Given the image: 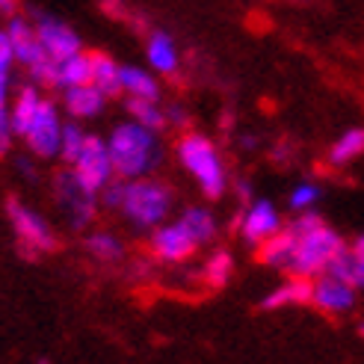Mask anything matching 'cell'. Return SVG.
Segmentation results:
<instances>
[{
	"label": "cell",
	"instance_id": "1",
	"mask_svg": "<svg viewBox=\"0 0 364 364\" xmlns=\"http://www.w3.org/2000/svg\"><path fill=\"white\" fill-rule=\"evenodd\" d=\"M290 228L296 231V255H294V264H290V276H299V279H311L320 276L329 267V261L343 249V240L335 228L326 225L314 210H302V216H296Z\"/></svg>",
	"mask_w": 364,
	"mask_h": 364
},
{
	"label": "cell",
	"instance_id": "2",
	"mask_svg": "<svg viewBox=\"0 0 364 364\" xmlns=\"http://www.w3.org/2000/svg\"><path fill=\"white\" fill-rule=\"evenodd\" d=\"M107 145H110L113 169L119 172V178L136 181L160 160V151H157V142H154L151 131L149 127H142V124H136V122L116 127Z\"/></svg>",
	"mask_w": 364,
	"mask_h": 364
},
{
	"label": "cell",
	"instance_id": "3",
	"mask_svg": "<svg viewBox=\"0 0 364 364\" xmlns=\"http://www.w3.org/2000/svg\"><path fill=\"white\" fill-rule=\"evenodd\" d=\"M178 154H181V163H184V169L198 181V187L208 198H220L225 193V166L220 154H216L213 142L202 134H187L181 136L178 142Z\"/></svg>",
	"mask_w": 364,
	"mask_h": 364
},
{
	"label": "cell",
	"instance_id": "4",
	"mask_svg": "<svg viewBox=\"0 0 364 364\" xmlns=\"http://www.w3.org/2000/svg\"><path fill=\"white\" fill-rule=\"evenodd\" d=\"M172 205V196L169 190L160 184V181H145V178H136L127 184L124 190V202H122V210L127 213V220L134 225H157L163 216H166Z\"/></svg>",
	"mask_w": 364,
	"mask_h": 364
},
{
	"label": "cell",
	"instance_id": "5",
	"mask_svg": "<svg viewBox=\"0 0 364 364\" xmlns=\"http://www.w3.org/2000/svg\"><path fill=\"white\" fill-rule=\"evenodd\" d=\"M113 157H110V145L101 142L98 136H86L83 149L75 160V178L80 181V187L86 193H104V187L113 178Z\"/></svg>",
	"mask_w": 364,
	"mask_h": 364
},
{
	"label": "cell",
	"instance_id": "6",
	"mask_svg": "<svg viewBox=\"0 0 364 364\" xmlns=\"http://www.w3.org/2000/svg\"><path fill=\"white\" fill-rule=\"evenodd\" d=\"M6 213H9L12 228L18 234V243H21V255L36 258L39 252H53L57 249V237H53V231L48 228V223L42 220V216H36L30 208H24L21 202H15V198H9Z\"/></svg>",
	"mask_w": 364,
	"mask_h": 364
},
{
	"label": "cell",
	"instance_id": "7",
	"mask_svg": "<svg viewBox=\"0 0 364 364\" xmlns=\"http://www.w3.org/2000/svg\"><path fill=\"white\" fill-rule=\"evenodd\" d=\"M27 142L39 157H53L60 151L63 124H60V116H57V107H53L50 101L39 104V113H36L30 131H27Z\"/></svg>",
	"mask_w": 364,
	"mask_h": 364
},
{
	"label": "cell",
	"instance_id": "8",
	"mask_svg": "<svg viewBox=\"0 0 364 364\" xmlns=\"http://www.w3.org/2000/svg\"><path fill=\"white\" fill-rule=\"evenodd\" d=\"M151 249L160 261H166V264H178V261H187L190 255L198 249L196 237L187 231L184 223H175V225H163L154 231V237H151Z\"/></svg>",
	"mask_w": 364,
	"mask_h": 364
},
{
	"label": "cell",
	"instance_id": "9",
	"mask_svg": "<svg viewBox=\"0 0 364 364\" xmlns=\"http://www.w3.org/2000/svg\"><path fill=\"white\" fill-rule=\"evenodd\" d=\"M311 302L320 308L323 314H347L353 311L355 305V287L341 282L329 272H323V276L314 282V294H311Z\"/></svg>",
	"mask_w": 364,
	"mask_h": 364
},
{
	"label": "cell",
	"instance_id": "10",
	"mask_svg": "<svg viewBox=\"0 0 364 364\" xmlns=\"http://www.w3.org/2000/svg\"><path fill=\"white\" fill-rule=\"evenodd\" d=\"M279 231H282V216L267 198L249 205V210L240 220V234H243V240L252 243V246H261L264 240H269L272 234H279Z\"/></svg>",
	"mask_w": 364,
	"mask_h": 364
},
{
	"label": "cell",
	"instance_id": "11",
	"mask_svg": "<svg viewBox=\"0 0 364 364\" xmlns=\"http://www.w3.org/2000/svg\"><path fill=\"white\" fill-rule=\"evenodd\" d=\"M57 198H60V205L68 210L71 223H75L77 228H83L95 216V196L80 187L75 172L57 178Z\"/></svg>",
	"mask_w": 364,
	"mask_h": 364
},
{
	"label": "cell",
	"instance_id": "12",
	"mask_svg": "<svg viewBox=\"0 0 364 364\" xmlns=\"http://www.w3.org/2000/svg\"><path fill=\"white\" fill-rule=\"evenodd\" d=\"M36 36H39V42L45 45V50L57 63H65V60L80 53V39L71 33V27H65L63 21H57V18H39Z\"/></svg>",
	"mask_w": 364,
	"mask_h": 364
},
{
	"label": "cell",
	"instance_id": "13",
	"mask_svg": "<svg viewBox=\"0 0 364 364\" xmlns=\"http://www.w3.org/2000/svg\"><path fill=\"white\" fill-rule=\"evenodd\" d=\"M296 243H299L296 231L290 225H284L279 234H272L269 240L261 243L258 261L272 267V269H290V264H294V255H296Z\"/></svg>",
	"mask_w": 364,
	"mask_h": 364
},
{
	"label": "cell",
	"instance_id": "14",
	"mask_svg": "<svg viewBox=\"0 0 364 364\" xmlns=\"http://www.w3.org/2000/svg\"><path fill=\"white\" fill-rule=\"evenodd\" d=\"M311 294H314V282L294 276L290 282L272 290V294H267L261 299V308L264 311H276V308H284V305H302V302H311Z\"/></svg>",
	"mask_w": 364,
	"mask_h": 364
},
{
	"label": "cell",
	"instance_id": "15",
	"mask_svg": "<svg viewBox=\"0 0 364 364\" xmlns=\"http://www.w3.org/2000/svg\"><path fill=\"white\" fill-rule=\"evenodd\" d=\"M326 272L335 276V279H341V282L353 284L358 290V287H364V255L358 249H353V246H343L335 258L329 261Z\"/></svg>",
	"mask_w": 364,
	"mask_h": 364
},
{
	"label": "cell",
	"instance_id": "16",
	"mask_svg": "<svg viewBox=\"0 0 364 364\" xmlns=\"http://www.w3.org/2000/svg\"><path fill=\"white\" fill-rule=\"evenodd\" d=\"M104 98L107 95L101 92V89H95L92 83L89 86H71V89H65V110L71 116H77V119H89V116L101 113Z\"/></svg>",
	"mask_w": 364,
	"mask_h": 364
},
{
	"label": "cell",
	"instance_id": "17",
	"mask_svg": "<svg viewBox=\"0 0 364 364\" xmlns=\"http://www.w3.org/2000/svg\"><path fill=\"white\" fill-rule=\"evenodd\" d=\"M39 104H42V98L36 95V89L24 86L21 92H18L15 107H12V113H9V119H12V134L27 136V131H30V124H33L36 113H39Z\"/></svg>",
	"mask_w": 364,
	"mask_h": 364
},
{
	"label": "cell",
	"instance_id": "18",
	"mask_svg": "<svg viewBox=\"0 0 364 364\" xmlns=\"http://www.w3.org/2000/svg\"><path fill=\"white\" fill-rule=\"evenodd\" d=\"M92 86L104 95H116L122 89V68L107 53H92Z\"/></svg>",
	"mask_w": 364,
	"mask_h": 364
},
{
	"label": "cell",
	"instance_id": "19",
	"mask_svg": "<svg viewBox=\"0 0 364 364\" xmlns=\"http://www.w3.org/2000/svg\"><path fill=\"white\" fill-rule=\"evenodd\" d=\"M149 63L163 71V75H175L178 68V50H175V42L169 39L166 33H154L149 39Z\"/></svg>",
	"mask_w": 364,
	"mask_h": 364
},
{
	"label": "cell",
	"instance_id": "20",
	"mask_svg": "<svg viewBox=\"0 0 364 364\" xmlns=\"http://www.w3.org/2000/svg\"><path fill=\"white\" fill-rule=\"evenodd\" d=\"M92 83V53H77L65 63H60V86H89Z\"/></svg>",
	"mask_w": 364,
	"mask_h": 364
},
{
	"label": "cell",
	"instance_id": "21",
	"mask_svg": "<svg viewBox=\"0 0 364 364\" xmlns=\"http://www.w3.org/2000/svg\"><path fill=\"white\" fill-rule=\"evenodd\" d=\"M122 89L131 98H145V101H157L160 98V86L154 83L151 75H145L139 68H122Z\"/></svg>",
	"mask_w": 364,
	"mask_h": 364
},
{
	"label": "cell",
	"instance_id": "22",
	"mask_svg": "<svg viewBox=\"0 0 364 364\" xmlns=\"http://www.w3.org/2000/svg\"><path fill=\"white\" fill-rule=\"evenodd\" d=\"M358 154H364V127H350L343 136L335 139V145L329 149V160L335 166H343V163L355 160Z\"/></svg>",
	"mask_w": 364,
	"mask_h": 364
},
{
	"label": "cell",
	"instance_id": "23",
	"mask_svg": "<svg viewBox=\"0 0 364 364\" xmlns=\"http://www.w3.org/2000/svg\"><path fill=\"white\" fill-rule=\"evenodd\" d=\"M127 113L134 116L136 124L149 127V131H160V127H166L169 116L160 110L157 101H145V98H131L127 101Z\"/></svg>",
	"mask_w": 364,
	"mask_h": 364
},
{
	"label": "cell",
	"instance_id": "24",
	"mask_svg": "<svg viewBox=\"0 0 364 364\" xmlns=\"http://www.w3.org/2000/svg\"><path fill=\"white\" fill-rule=\"evenodd\" d=\"M181 223L187 225V231L196 237L198 246L208 243V240H213V234H216V220H213V216H210L205 208H190V210H184Z\"/></svg>",
	"mask_w": 364,
	"mask_h": 364
},
{
	"label": "cell",
	"instance_id": "25",
	"mask_svg": "<svg viewBox=\"0 0 364 364\" xmlns=\"http://www.w3.org/2000/svg\"><path fill=\"white\" fill-rule=\"evenodd\" d=\"M9 39H12V48H15V60L18 63H21L24 57H27V53H30V48L36 45V42H39V36H36L33 30H30V24H24L21 21V18H12V21H9Z\"/></svg>",
	"mask_w": 364,
	"mask_h": 364
},
{
	"label": "cell",
	"instance_id": "26",
	"mask_svg": "<svg viewBox=\"0 0 364 364\" xmlns=\"http://www.w3.org/2000/svg\"><path fill=\"white\" fill-rule=\"evenodd\" d=\"M86 249L92 252L98 261H104V264L122 258V243L113 237V234H92V237L86 240Z\"/></svg>",
	"mask_w": 364,
	"mask_h": 364
},
{
	"label": "cell",
	"instance_id": "27",
	"mask_svg": "<svg viewBox=\"0 0 364 364\" xmlns=\"http://www.w3.org/2000/svg\"><path fill=\"white\" fill-rule=\"evenodd\" d=\"M231 255L228 252H216L213 258L208 261V267H205V279H208V284L210 287H223L225 282H228V276H231Z\"/></svg>",
	"mask_w": 364,
	"mask_h": 364
},
{
	"label": "cell",
	"instance_id": "28",
	"mask_svg": "<svg viewBox=\"0 0 364 364\" xmlns=\"http://www.w3.org/2000/svg\"><path fill=\"white\" fill-rule=\"evenodd\" d=\"M83 142H86V134L80 131V127H75V124L63 127V145H60L63 160L65 163H75L77 154H80V149H83Z\"/></svg>",
	"mask_w": 364,
	"mask_h": 364
},
{
	"label": "cell",
	"instance_id": "29",
	"mask_svg": "<svg viewBox=\"0 0 364 364\" xmlns=\"http://www.w3.org/2000/svg\"><path fill=\"white\" fill-rule=\"evenodd\" d=\"M320 198V187L317 184H299L290 193V208L294 210H311V205H317Z\"/></svg>",
	"mask_w": 364,
	"mask_h": 364
},
{
	"label": "cell",
	"instance_id": "30",
	"mask_svg": "<svg viewBox=\"0 0 364 364\" xmlns=\"http://www.w3.org/2000/svg\"><path fill=\"white\" fill-rule=\"evenodd\" d=\"M124 190H127V184H107V187H104V205H107V208H122Z\"/></svg>",
	"mask_w": 364,
	"mask_h": 364
},
{
	"label": "cell",
	"instance_id": "31",
	"mask_svg": "<svg viewBox=\"0 0 364 364\" xmlns=\"http://www.w3.org/2000/svg\"><path fill=\"white\" fill-rule=\"evenodd\" d=\"M12 60H15V48H12L9 33H0V71H9Z\"/></svg>",
	"mask_w": 364,
	"mask_h": 364
},
{
	"label": "cell",
	"instance_id": "32",
	"mask_svg": "<svg viewBox=\"0 0 364 364\" xmlns=\"http://www.w3.org/2000/svg\"><path fill=\"white\" fill-rule=\"evenodd\" d=\"M15 9V0H0V12H12Z\"/></svg>",
	"mask_w": 364,
	"mask_h": 364
},
{
	"label": "cell",
	"instance_id": "33",
	"mask_svg": "<svg viewBox=\"0 0 364 364\" xmlns=\"http://www.w3.org/2000/svg\"><path fill=\"white\" fill-rule=\"evenodd\" d=\"M353 249H358V252H361V255H364V234H361V237H358V240H355V243H353Z\"/></svg>",
	"mask_w": 364,
	"mask_h": 364
},
{
	"label": "cell",
	"instance_id": "34",
	"mask_svg": "<svg viewBox=\"0 0 364 364\" xmlns=\"http://www.w3.org/2000/svg\"><path fill=\"white\" fill-rule=\"evenodd\" d=\"M361 335H364V326H361Z\"/></svg>",
	"mask_w": 364,
	"mask_h": 364
}]
</instances>
